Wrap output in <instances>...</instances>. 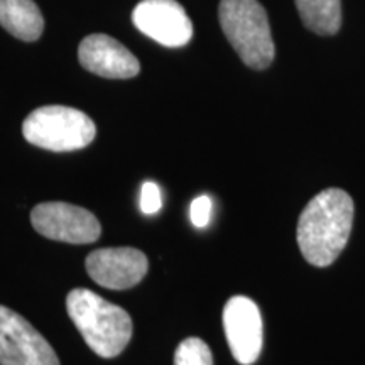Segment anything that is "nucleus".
I'll return each instance as SVG.
<instances>
[{"instance_id": "obj_1", "label": "nucleus", "mask_w": 365, "mask_h": 365, "mask_svg": "<svg viewBox=\"0 0 365 365\" xmlns=\"http://www.w3.org/2000/svg\"><path fill=\"white\" fill-rule=\"evenodd\" d=\"M354 200L339 188L318 193L304 207L298 222L301 254L312 266L327 267L339 259L350 239Z\"/></svg>"}, {"instance_id": "obj_2", "label": "nucleus", "mask_w": 365, "mask_h": 365, "mask_svg": "<svg viewBox=\"0 0 365 365\" xmlns=\"http://www.w3.org/2000/svg\"><path fill=\"white\" fill-rule=\"evenodd\" d=\"M66 309L86 345L100 357H117L129 345L132 319L124 308L93 291L76 287L68 294Z\"/></svg>"}, {"instance_id": "obj_3", "label": "nucleus", "mask_w": 365, "mask_h": 365, "mask_svg": "<svg viewBox=\"0 0 365 365\" xmlns=\"http://www.w3.org/2000/svg\"><path fill=\"white\" fill-rule=\"evenodd\" d=\"M218 19L223 34L242 61L254 70L271 65L276 48L266 9L259 0H222Z\"/></svg>"}, {"instance_id": "obj_4", "label": "nucleus", "mask_w": 365, "mask_h": 365, "mask_svg": "<svg viewBox=\"0 0 365 365\" xmlns=\"http://www.w3.org/2000/svg\"><path fill=\"white\" fill-rule=\"evenodd\" d=\"M22 134L29 144L53 153H70L93 143L97 127L76 108L65 105H46L26 117Z\"/></svg>"}, {"instance_id": "obj_5", "label": "nucleus", "mask_w": 365, "mask_h": 365, "mask_svg": "<svg viewBox=\"0 0 365 365\" xmlns=\"http://www.w3.org/2000/svg\"><path fill=\"white\" fill-rule=\"evenodd\" d=\"M0 365H59L49 341L19 313L0 304Z\"/></svg>"}, {"instance_id": "obj_6", "label": "nucleus", "mask_w": 365, "mask_h": 365, "mask_svg": "<svg viewBox=\"0 0 365 365\" xmlns=\"http://www.w3.org/2000/svg\"><path fill=\"white\" fill-rule=\"evenodd\" d=\"M31 223L46 239L66 244H93L102 234V227L93 213L63 202L39 203L31 212Z\"/></svg>"}, {"instance_id": "obj_7", "label": "nucleus", "mask_w": 365, "mask_h": 365, "mask_svg": "<svg viewBox=\"0 0 365 365\" xmlns=\"http://www.w3.org/2000/svg\"><path fill=\"white\" fill-rule=\"evenodd\" d=\"M223 330L234 359L252 365L262 350L264 328L259 307L247 296H234L223 308Z\"/></svg>"}, {"instance_id": "obj_8", "label": "nucleus", "mask_w": 365, "mask_h": 365, "mask_svg": "<svg viewBox=\"0 0 365 365\" xmlns=\"http://www.w3.org/2000/svg\"><path fill=\"white\" fill-rule=\"evenodd\" d=\"M132 21L140 33L168 48H181L193 38V24L176 0H140Z\"/></svg>"}, {"instance_id": "obj_9", "label": "nucleus", "mask_w": 365, "mask_h": 365, "mask_svg": "<svg viewBox=\"0 0 365 365\" xmlns=\"http://www.w3.org/2000/svg\"><path fill=\"white\" fill-rule=\"evenodd\" d=\"M86 272L107 289H129L139 284L148 272V257L132 247L98 249L88 254Z\"/></svg>"}, {"instance_id": "obj_10", "label": "nucleus", "mask_w": 365, "mask_h": 365, "mask_svg": "<svg viewBox=\"0 0 365 365\" xmlns=\"http://www.w3.org/2000/svg\"><path fill=\"white\" fill-rule=\"evenodd\" d=\"M80 65L93 75L112 80H127L139 75V59L124 44L107 34H91L78 48Z\"/></svg>"}, {"instance_id": "obj_11", "label": "nucleus", "mask_w": 365, "mask_h": 365, "mask_svg": "<svg viewBox=\"0 0 365 365\" xmlns=\"http://www.w3.org/2000/svg\"><path fill=\"white\" fill-rule=\"evenodd\" d=\"M0 26L21 41H36L44 29V19L34 0H0Z\"/></svg>"}, {"instance_id": "obj_12", "label": "nucleus", "mask_w": 365, "mask_h": 365, "mask_svg": "<svg viewBox=\"0 0 365 365\" xmlns=\"http://www.w3.org/2000/svg\"><path fill=\"white\" fill-rule=\"evenodd\" d=\"M307 29L319 36H333L341 26V0H294Z\"/></svg>"}, {"instance_id": "obj_13", "label": "nucleus", "mask_w": 365, "mask_h": 365, "mask_svg": "<svg viewBox=\"0 0 365 365\" xmlns=\"http://www.w3.org/2000/svg\"><path fill=\"white\" fill-rule=\"evenodd\" d=\"M175 365H213L212 350L202 339L191 336L178 345Z\"/></svg>"}, {"instance_id": "obj_14", "label": "nucleus", "mask_w": 365, "mask_h": 365, "mask_svg": "<svg viewBox=\"0 0 365 365\" xmlns=\"http://www.w3.org/2000/svg\"><path fill=\"white\" fill-rule=\"evenodd\" d=\"M163 207L161 200V190L156 182L148 181L143 185V190H140V210L145 215H156V213Z\"/></svg>"}, {"instance_id": "obj_15", "label": "nucleus", "mask_w": 365, "mask_h": 365, "mask_svg": "<svg viewBox=\"0 0 365 365\" xmlns=\"http://www.w3.org/2000/svg\"><path fill=\"white\" fill-rule=\"evenodd\" d=\"M190 217L191 223L196 228H205L208 225L210 217H212V200H210V196L202 195L193 200L190 208Z\"/></svg>"}]
</instances>
